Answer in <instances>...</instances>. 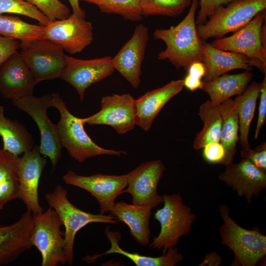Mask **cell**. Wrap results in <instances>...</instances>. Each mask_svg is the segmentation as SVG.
I'll list each match as a JSON object with an SVG mask.
<instances>
[{
    "instance_id": "cell-42",
    "label": "cell",
    "mask_w": 266,
    "mask_h": 266,
    "mask_svg": "<svg viewBox=\"0 0 266 266\" xmlns=\"http://www.w3.org/2000/svg\"><path fill=\"white\" fill-rule=\"evenodd\" d=\"M187 73L195 77L202 79L205 73V68L202 62H195L189 66Z\"/></svg>"
},
{
    "instance_id": "cell-21",
    "label": "cell",
    "mask_w": 266,
    "mask_h": 266,
    "mask_svg": "<svg viewBox=\"0 0 266 266\" xmlns=\"http://www.w3.org/2000/svg\"><path fill=\"white\" fill-rule=\"evenodd\" d=\"M183 80H173L148 92L135 100V124L149 131L152 123L166 104L184 88Z\"/></svg>"
},
{
    "instance_id": "cell-2",
    "label": "cell",
    "mask_w": 266,
    "mask_h": 266,
    "mask_svg": "<svg viewBox=\"0 0 266 266\" xmlns=\"http://www.w3.org/2000/svg\"><path fill=\"white\" fill-rule=\"evenodd\" d=\"M51 95L52 107L57 108L60 115L57 124L60 142L71 158L82 163L97 156H119L126 154L123 151L104 149L95 143L85 131L83 118H78L69 111L59 93Z\"/></svg>"
},
{
    "instance_id": "cell-44",
    "label": "cell",
    "mask_w": 266,
    "mask_h": 266,
    "mask_svg": "<svg viewBox=\"0 0 266 266\" xmlns=\"http://www.w3.org/2000/svg\"><path fill=\"white\" fill-rule=\"evenodd\" d=\"M72 9L73 13L75 15L84 18L85 17V12L83 10L79 5L80 0H68Z\"/></svg>"
},
{
    "instance_id": "cell-22",
    "label": "cell",
    "mask_w": 266,
    "mask_h": 266,
    "mask_svg": "<svg viewBox=\"0 0 266 266\" xmlns=\"http://www.w3.org/2000/svg\"><path fill=\"white\" fill-rule=\"evenodd\" d=\"M202 62L205 68L204 82L213 80L232 70L250 71L252 69L251 60L246 56L217 49L205 41L202 43Z\"/></svg>"
},
{
    "instance_id": "cell-40",
    "label": "cell",
    "mask_w": 266,
    "mask_h": 266,
    "mask_svg": "<svg viewBox=\"0 0 266 266\" xmlns=\"http://www.w3.org/2000/svg\"><path fill=\"white\" fill-rule=\"evenodd\" d=\"M259 97L260 101L259 107L258 116L255 129L254 138L256 139L265 122L266 119V74L261 82V90Z\"/></svg>"
},
{
    "instance_id": "cell-32",
    "label": "cell",
    "mask_w": 266,
    "mask_h": 266,
    "mask_svg": "<svg viewBox=\"0 0 266 266\" xmlns=\"http://www.w3.org/2000/svg\"><path fill=\"white\" fill-rule=\"evenodd\" d=\"M96 5L102 13L117 14L132 22L142 19L140 0H80Z\"/></svg>"
},
{
    "instance_id": "cell-25",
    "label": "cell",
    "mask_w": 266,
    "mask_h": 266,
    "mask_svg": "<svg viewBox=\"0 0 266 266\" xmlns=\"http://www.w3.org/2000/svg\"><path fill=\"white\" fill-rule=\"evenodd\" d=\"M253 78L248 70L240 73H225L211 81L204 82L202 90L208 94L210 102L218 106L231 97L242 94Z\"/></svg>"
},
{
    "instance_id": "cell-26",
    "label": "cell",
    "mask_w": 266,
    "mask_h": 266,
    "mask_svg": "<svg viewBox=\"0 0 266 266\" xmlns=\"http://www.w3.org/2000/svg\"><path fill=\"white\" fill-rule=\"evenodd\" d=\"M0 135L3 143L2 149L16 156L34 146L33 137L25 126L6 117L2 105H0Z\"/></svg>"
},
{
    "instance_id": "cell-14",
    "label": "cell",
    "mask_w": 266,
    "mask_h": 266,
    "mask_svg": "<svg viewBox=\"0 0 266 266\" xmlns=\"http://www.w3.org/2000/svg\"><path fill=\"white\" fill-rule=\"evenodd\" d=\"M134 101L129 93L104 96L100 101V110L83 120L90 125L111 126L117 133L125 134L136 125Z\"/></svg>"
},
{
    "instance_id": "cell-24",
    "label": "cell",
    "mask_w": 266,
    "mask_h": 266,
    "mask_svg": "<svg viewBox=\"0 0 266 266\" xmlns=\"http://www.w3.org/2000/svg\"><path fill=\"white\" fill-rule=\"evenodd\" d=\"M104 232L111 244L109 249L101 254L87 256L84 258V261L93 263L98 258L105 255L118 254L128 258L137 266H174L184 259L183 255L179 253L177 248L175 247L168 249L159 257L143 256L137 252L133 253L127 252L119 245L121 238V234L119 232H113L110 231L109 227L105 229Z\"/></svg>"
},
{
    "instance_id": "cell-28",
    "label": "cell",
    "mask_w": 266,
    "mask_h": 266,
    "mask_svg": "<svg viewBox=\"0 0 266 266\" xmlns=\"http://www.w3.org/2000/svg\"><path fill=\"white\" fill-rule=\"evenodd\" d=\"M222 116L220 143L226 152L225 166L232 163L238 141V117L233 100L229 99L218 106Z\"/></svg>"
},
{
    "instance_id": "cell-43",
    "label": "cell",
    "mask_w": 266,
    "mask_h": 266,
    "mask_svg": "<svg viewBox=\"0 0 266 266\" xmlns=\"http://www.w3.org/2000/svg\"><path fill=\"white\" fill-rule=\"evenodd\" d=\"M222 258L216 252H211L206 254L203 261L199 265L200 266H219L221 265Z\"/></svg>"
},
{
    "instance_id": "cell-37",
    "label": "cell",
    "mask_w": 266,
    "mask_h": 266,
    "mask_svg": "<svg viewBox=\"0 0 266 266\" xmlns=\"http://www.w3.org/2000/svg\"><path fill=\"white\" fill-rule=\"evenodd\" d=\"M202 149L203 157L206 162L225 166L226 152L220 142L209 143Z\"/></svg>"
},
{
    "instance_id": "cell-34",
    "label": "cell",
    "mask_w": 266,
    "mask_h": 266,
    "mask_svg": "<svg viewBox=\"0 0 266 266\" xmlns=\"http://www.w3.org/2000/svg\"><path fill=\"white\" fill-rule=\"evenodd\" d=\"M12 13L28 16L46 26L50 20L37 7L24 0H0V14Z\"/></svg>"
},
{
    "instance_id": "cell-8",
    "label": "cell",
    "mask_w": 266,
    "mask_h": 266,
    "mask_svg": "<svg viewBox=\"0 0 266 266\" xmlns=\"http://www.w3.org/2000/svg\"><path fill=\"white\" fill-rule=\"evenodd\" d=\"M33 217L32 241L41 254V266L66 264L65 232L61 230L63 225L56 211L49 206Z\"/></svg>"
},
{
    "instance_id": "cell-16",
    "label": "cell",
    "mask_w": 266,
    "mask_h": 266,
    "mask_svg": "<svg viewBox=\"0 0 266 266\" xmlns=\"http://www.w3.org/2000/svg\"><path fill=\"white\" fill-rule=\"evenodd\" d=\"M47 159L42 156L39 146L35 145L18 157V175L20 199L25 204L27 210L35 215L43 211L38 199L39 180L47 164Z\"/></svg>"
},
{
    "instance_id": "cell-35",
    "label": "cell",
    "mask_w": 266,
    "mask_h": 266,
    "mask_svg": "<svg viewBox=\"0 0 266 266\" xmlns=\"http://www.w3.org/2000/svg\"><path fill=\"white\" fill-rule=\"evenodd\" d=\"M37 7L50 21L63 20L70 15L69 8L60 0H24Z\"/></svg>"
},
{
    "instance_id": "cell-27",
    "label": "cell",
    "mask_w": 266,
    "mask_h": 266,
    "mask_svg": "<svg viewBox=\"0 0 266 266\" xmlns=\"http://www.w3.org/2000/svg\"><path fill=\"white\" fill-rule=\"evenodd\" d=\"M260 90L261 83L254 81L233 100L238 117L239 143L242 149L250 148L248 140L250 126Z\"/></svg>"
},
{
    "instance_id": "cell-19",
    "label": "cell",
    "mask_w": 266,
    "mask_h": 266,
    "mask_svg": "<svg viewBox=\"0 0 266 266\" xmlns=\"http://www.w3.org/2000/svg\"><path fill=\"white\" fill-rule=\"evenodd\" d=\"M33 214L28 210L15 223L0 225V266L15 261L33 246Z\"/></svg>"
},
{
    "instance_id": "cell-33",
    "label": "cell",
    "mask_w": 266,
    "mask_h": 266,
    "mask_svg": "<svg viewBox=\"0 0 266 266\" xmlns=\"http://www.w3.org/2000/svg\"><path fill=\"white\" fill-rule=\"evenodd\" d=\"M192 0H140L142 16L163 15L175 17L190 6Z\"/></svg>"
},
{
    "instance_id": "cell-36",
    "label": "cell",
    "mask_w": 266,
    "mask_h": 266,
    "mask_svg": "<svg viewBox=\"0 0 266 266\" xmlns=\"http://www.w3.org/2000/svg\"><path fill=\"white\" fill-rule=\"evenodd\" d=\"M234 0H200V9L198 12L196 24L200 25L205 23L218 8L228 4Z\"/></svg>"
},
{
    "instance_id": "cell-9",
    "label": "cell",
    "mask_w": 266,
    "mask_h": 266,
    "mask_svg": "<svg viewBox=\"0 0 266 266\" xmlns=\"http://www.w3.org/2000/svg\"><path fill=\"white\" fill-rule=\"evenodd\" d=\"M20 52L36 84L60 78L66 66L63 48L46 38L20 42Z\"/></svg>"
},
{
    "instance_id": "cell-6",
    "label": "cell",
    "mask_w": 266,
    "mask_h": 266,
    "mask_svg": "<svg viewBox=\"0 0 266 266\" xmlns=\"http://www.w3.org/2000/svg\"><path fill=\"white\" fill-rule=\"evenodd\" d=\"M266 8V0H234L220 6L208 20L197 25L198 34L203 41L222 37L244 27Z\"/></svg>"
},
{
    "instance_id": "cell-31",
    "label": "cell",
    "mask_w": 266,
    "mask_h": 266,
    "mask_svg": "<svg viewBox=\"0 0 266 266\" xmlns=\"http://www.w3.org/2000/svg\"><path fill=\"white\" fill-rule=\"evenodd\" d=\"M45 26L27 23L18 17L0 14V35L20 42L42 38Z\"/></svg>"
},
{
    "instance_id": "cell-10",
    "label": "cell",
    "mask_w": 266,
    "mask_h": 266,
    "mask_svg": "<svg viewBox=\"0 0 266 266\" xmlns=\"http://www.w3.org/2000/svg\"><path fill=\"white\" fill-rule=\"evenodd\" d=\"M13 104L29 115L36 123L40 134V153L48 157L54 169L62 156V148L57 124L51 122L47 109L52 107L51 95L41 97L33 95L12 101Z\"/></svg>"
},
{
    "instance_id": "cell-18",
    "label": "cell",
    "mask_w": 266,
    "mask_h": 266,
    "mask_svg": "<svg viewBox=\"0 0 266 266\" xmlns=\"http://www.w3.org/2000/svg\"><path fill=\"white\" fill-rule=\"evenodd\" d=\"M219 179L235 191L237 196L251 203L266 189V170L261 169L248 159L242 158L238 163L225 166Z\"/></svg>"
},
{
    "instance_id": "cell-11",
    "label": "cell",
    "mask_w": 266,
    "mask_h": 266,
    "mask_svg": "<svg viewBox=\"0 0 266 266\" xmlns=\"http://www.w3.org/2000/svg\"><path fill=\"white\" fill-rule=\"evenodd\" d=\"M65 183L89 192L98 202L100 213L104 214L113 208L118 196L127 186L126 174L121 175L95 174L90 176L77 174L68 170L63 176Z\"/></svg>"
},
{
    "instance_id": "cell-4",
    "label": "cell",
    "mask_w": 266,
    "mask_h": 266,
    "mask_svg": "<svg viewBox=\"0 0 266 266\" xmlns=\"http://www.w3.org/2000/svg\"><path fill=\"white\" fill-rule=\"evenodd\" d=\"M164 205L154 213V218L161 226L160 233L149 245L151 249L162 250L165 253L175 247L180 239L188 234L196 216L184 203L179 193L162 195Z\"/></svg>"
},
{
    "instance_id": "cell-39",
    "label": "cell",
    "mask_w": 266,
    "mask_h": 266,
    "mask_svg": "<svg viewBox=\"0 0 266 266\" xmlns=\"http://www.w3.org/2000/svg\"><path fill=\"white\" fill-rule=\"evenodd\" d=\"M18 40L0 35V66L20 49Z\"/></svg>"
},
{
    "instance_id": "cell-15",
    "label": "cell",
    "mask_w": 266,
    "mask_h": 266,
    "mask_svg": "<svg viewBox=\"0 0 266 266\" xmlns=\"http://www.w3.org/2000/svg\"><path fill=\"white\" fill-rule=\"evenodd\" d=\"M109 56L82 60L65 55L66 66L60 78L76 90L81 102L92 84L110 76L115 70Z\"/></svg>"
},
{
    "instance_id": "cell-20",
    "label": "cell",
    "mask_w": 266,
    "mask_h": 266,
    "mask_svg": "<svg viewBox=\"0 0 266 266\" xmlns=\"http://www.w3.org/2000/svg\"><path fill=\"white\" fill-rule=\"evenodd\" d=\"M36 84L18 51L0 66V93L4 99L13 101L33 95Z\"/></svg>"
},
{
    "instance_id": "cell-41",
    "label": "cell",
    "mask_w": 266,
    "mask_h": 266,
    "mask_svg": "<svg viewBox=\"0 0 266 266\" xmlns=\"http://www.w3.org/2000/svg\"><path fill=\"white\" fill-rule=\"evenodd\" d=\"M183 80L184 86L191 91L197 89L202 90L204 82L201 79L194 77L189 74L185 77Z\"/></svg>"
},
{
    "instance_id": "cell-7",
    "label": "cell",
    "mask_w": 266,
    "mask_h": 266,
    "mask_svg": "<svg viewBox=\"0 0 266 266\" xmlns=\"http://www.w3.org/2000/svg\"><path fill=\"white\" fill-rule=\"evenodd\" d=\"M266 18L265 9L232 35L216 38L211 44L217 49L246 56L251 60L252 66L266 74Z\"/></svg>"
},
{
    "instance_id": "cell-17",
    "label": "cell",
    "mask_w": 266,
    "mask_h": 266,
    "mask_svg": "<svg viewBox=\"0 0 266 266\" xmlns=\"http://www.w3.org/2000/svg\"><path fill=\"white\" fill-rule=\"evenodd\" d=\"M149 38L148 28L142 24H138L130 39L111 59L114 70L134 89L139 87L141 82V66Z\"/></svg>"
},
{
    "instance_id": "cell-3",
    "label": "cell",
    "mask_w": 266,
    "mask_h": 266,
    "mask_svg": "<svg viewBox=\"0 0 266 266\" xmlns=\"http://www.w3.org/2000/svg\"><path fill=\"white\" fill-rule=\"evenodd\" d=\"M223 224L219 228L221 243L233 253V264L255 266L266 255V236L259 229L247 230L237 224L230 216V209L226 204L219 206Z\"/></svg>"
},
{
    "instance_id": "cell-5",
    "label": "cell",
    "mask_w": 266,
    "mask_h": 266,
    "mask_svg": "<svg viewBox=\"0 0 266 266\" xmlns=\"http://www.w3.org/2000/svg\"><path fill=\"white\" fill-rule=\"evenodd\" d=\"M45 198L49 206L56 211L65 227V252L67 264L69 266L72 265L74 261L75 237L80 229L92 223L116 224L118 222L117 218L111 214H95L77 208L69 200L67 190L60 185L47 193Z\"/></svg>"
},
{
    "instance_id": "cell-12",
    "label": "cell",
    "mask_w": 266,
    "mask_h": 266,
    "mask_svg": "<svg viewBox=\"0 0 266 266\" xmlns=\"http://www.w3.org/2000/svg\"><path fill=\"white\" fill-rule=\"evenodd\" d=\"M165 170V166L160 160L141 164L126 174L127 188L123 194H131L133 204L157 207L163 202L157 188Z\"/></svg>"
},
{
    "instance_id": "cell-29",
    "label": "cell",
    "mask_w": 266,
    "mask_h": 266,
    "mask_svg": "<svg viewBox=\"0 0 266 266\" xmlns=\"http://www.w3.org/2000/svg\"><path fill=\"white\" fill-rule=\"evenodd\" d=\"M18 156L0 149V210L9 201L20 199Z\"/></svg>"
},
{
    "instance_id": "cell-1",
    "label": "cell",
    "mask_w": 266,
    "mask_h": 266,
    "mask_svg": "<svg viewBox=\"0 0 266 266\" xmlns=\"http://www.w3.org/2000/svg\"><path fill=\"white\" fill-rule=\"evenodd\" d=\"M198 5L197 0H192L188 13L178 24L154 31V38L166 45L158 54L159 60H167L176 69L183 67L186 71L193 63L202 61L203 40L198 34L195 19Z\"/></svg>"
},
{
    "instance_id": "cell-38",
    "label": "cell",
    "mask_w": 266,
    "mask_h": 266,
    "mask_svg": "<svg viewBox=\"0 0 266 266\" xmlns=\"http://www.w3.org/2000/svg\"><path fill=\"white\" fill-rule=\"evenodd\" d=\"M242 158L248 159L257 167L266 170V142L264 141L254 150L251 148L242 149Z\"/></svg>"
},
{
    "instance_id": "cell-13",
    "label": "cell",
    "mask_w": 266,
    "mask_h": 266,
    "mask_svg": "<svg viewBox=\"0 0 266 266\" xmlns=\"http://www.w3.org/2000/svg\"><path fill=\"white\" fill-rule=\"evenodd\" d=\"M93 27L90 21L73 13L66 19L50 21L46 26L42 38L60 45L68 53H79L92 43Z\"/></svg>"
},
{
    "instance_id": "cell-30",
    "label": "cell",
    "mask_w": 266,
    "mask_h": 266,
    "mask_svg": "<svg viewBox=\"0 0 266 266\" xmlns=\"http://www.w3.org/2000/svg\"><path fill=\"white\" fill-rule=\"evenodd\" d=\"M198 115L203 123L202 130L197 134L193 147L202 149L207 144L219 142L222 126V116L218 106L207 100L199 108Z\"/></svg>"
},
{
    "instance_id": "cell-23",
    "label": "cell",
    "mask_w": 266,
    "mask_h": 266,
    "mask_svg": "<svg viewBox=\"0 0 266 266\" xmlns=\"http://www.w3.org/2000/svg\"><path fill=\"white\" fill-rule=\"evenodd\" d=\"M153 208L148 205L131 204L121 201L115 203L110 212L118 221L129 227L131 235L139 244L146 246L150 241V220Z\"/></svg>"
}]
</instances>
